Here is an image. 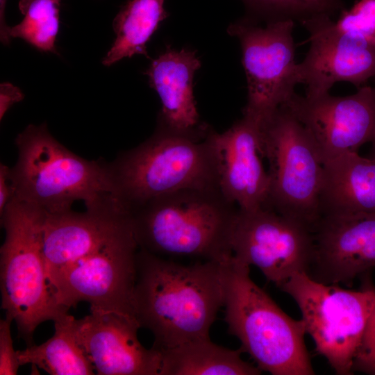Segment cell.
Listing matches in <instances>:
<instances>
[{
    "label": "cell",
    "mask_w": 375,
    "mask_h": 375,
    "mask_svg": "<svg viewBox=\"0 0 375 375\" xmlns=\"http://www.w3.org/2000/svg\"><path fill=\"white\" fill-rule=\"evenodd\" d=\"M228 261L183 265L138 249L134 313L140 328L153 334L151 347L160 351L210 338L224 306Z\"/></svg>",
    "instance_id": "cell-1"
},
{
    "label": "cell",
    "mask_w": 375,
    "mask_h": 375,
    "mask_svg": "<svg viewBox=\"0 0 375 375\" xmlns=\"http://www.w3.org/2000/svg\"><path fill=\"white\" fill-rule=\"evenodd\" d=\"M238 213L219 187L180 190L129 212L139 249L166 258L219 262L233 256Z\"/></svg>",
    "instance_id": "cell-2"
},
{
    "label": "cell",
    "mask_w": 375,
    "mask_h": 375,
    "mask_svg": "<svg viewBox=\"0 0 375 375\" xmlns=\"http://www.w3.org/2000/svg\"><path fill=\"white\" fill-rule=\"evenodd\" d=\"M111 194L127 211L186 188L219 187L215 132L205 138L157 127L135 148L108 162Z\"/></svg>",
    "instance_id": "cell-3"
},
{
    "label": "cell",
    "mask_w": 375,
    "mask_h": 375,
    "mask_svg": "<svg viewBox=\"0 0 375 375\" xmlns=\"http://www.w3.org/2000/svg\"><path fill=\"white\" fill-rule=\"evenodd\" d=\"M233 256L224 271V320L261 371L273 375H312L302 319L288 316Z\"/></svg>",
    "instance_id": "cell-4"
},
{
    "label": "cell",
    "mask_w": 375,
    "mask_h": 375,
    "mask_svg": "<svg viewBox=\"0 0 375 375\" xmlns=\"http://www.w3.org/2000/svg\"><path fill=\"white\" fill-rule=\"evenodd\" d=\"M15 143L14 198L54 214L71 210L76 201L88 207L111 194L108 162L73 153L51 135L45 123L27 126Z\"/></svg>",
    "instance_id": "cell-5"
},
{
    "label": "cell",
    "mask_w": 375,
    "mask_h": 375,
    "mask_svg": "<svg viewBox=\"0 0 375 375\" xmlns=\"http://www.w3.org/2000/svg\"><path fill=\"white\" fill-rule=\"evenodd\" d=\"M46 215L15 198L0 215L6 232L0 249L1 308L27 346L33 344L41 323L68 312L57 304L49 285L43 250Z\"/></svg>",
    "instance_id": "cell-6"
},
{
    "label": "cell",
    "mask_w": 375,
    "mask_h": 375,
    "mask_svg": "<svg viewBox=\"0 0 375 375\" xmlns=\"http://www.w3.org/2000/svg\"><path fill=\"white\" fill-rule=\"evenodd\" d=\"M258 149L269 162L267 209L312 232L321 218L323 163L305 126L284 106L258 125Z\"/></svg>",
    "instance_id": "cell-7"
},
{
    "label": "cell",
    "mask_w": 375,
    "mask_h": 375,
    "mask_svg": "<svg viewBox=\"0 0 375 375\" xmlns=\"http://www.w3.org/2000/svg\"><path fill=\"white\" fill-rule=\"evenodd\" d=\"M298 305L315 350L335 372L349 375L375 304V289L346 290L297 273L280 288Z\"/></svg>",
    "instance_id": "cell-8"
},
{
    "label": "cell",
    "mask_w": 375,
    "mask_h": 375,
    "mask_svg": "<svg viewBox=\"0 0 375 375\" xmlns=\"http://www.w3.org/2000/svg\"><path fill=\"white\" fill-rule=\"evenodd\" d=\"M294 24L291 20L278 21L262 27L245 18L228 29L241 44L248 90L243 117L258 125L286 103L299 84Z\"/></svg>",
    "instance_id": "cell-9"
},
{
    "label": "cell",
    "mask_w": 375,
    "mask_h": 375,
    "mask_svg": "<svg viewBox=\"0 0 375 375\" xmlns=\"http://www.w3.org/2000/svg\"><path fill=\"white\" fill-rule=\"evenodd\" d=\"M138 249L133 231L68 267L49 283L57 304L68 311L84 301L90 304V311L117 312L135 319Z\"/></svg>",
    "instance_id": "cell-10"
},
{
    "label": "cell",
    "mask_w": 375,
    "mask_h": 375,
    "mask_svg": "<svg viewBox=\"0 0 375 375\" xmlns=\"http://www.w3.org/2000/svg\"><path fill=\"white\" fill-rule=\"evenodd\" d=\"M232 251L236 260L257 267L280 288L295 274H309L315 252L313 232L270 209L238 208Z\"/></svg>",
    "instance_id": "cell-11"
},
{
    "label": "cell",
    "mask_w": 375,
    "mask_h": 375,
    "mask_svg": "<svg viewBox=\"0 0 375 375\" xmlns=\"http://www.w3.org/2000/svg\"><path fill=\"white\" fill-rule=\"evenodd\" d=\"M283 106L307 129L322 163L375 143V87L363 85L346 97L295 92Z\"/></svg>",
    "instance_id": "cell-12"
},
{
    "label": "cell",
    "mask_w": 375,
    "mask_h": 375,
    "mask_svg": "<svg viewBox=\"0 0 375 375\" xmlns=\"http://www.w3.org/2000/svg\"><path fill=\"white\" fill-rule=\"evenodd\" d=\"M85 208L83 212L71 209L46 215L43 250L49 283L78 261L133 231L129 212L112 194Z\"/></svg>",
    "instance_id": "cell-13"
},
{
    "label": "cell",
    "mask_w": 375,
    "mask_h": 375,
    "mask_svg": "<svg viewBox=\"0 0 375 375\" xmlns=\"http://www.w3.org/2000/svg\"><path fill=\"white\" fill-rule=\"evenodd\" d=\"M300 24L308 31L310 42L297 65L298 81L306 86V96L330 92L341 81L358 89L375 78V46L342 33L326 15H311Z\"/></svg>",
    "instance_id": "cell-14"
},
{
    "label": "cell",
    "mask_w": 375,
    "mask_h": 375,
    "mask_svg": "<svg viewBox=\"0 0 375 375\" xmlns=\"http://www.w3.org/2000/svg\"><path fill=\"white\" fill-rule=\"evenodd\" d=\"M140 328L135 318L112 312L91 310L74 321L76 340L97 374L161 375V353L143 347Z\"/></svg>",
    "instance_id": "cell-15"
},
{
    "label": "cell",
    "mask_w": 375,
    "mask_h": 375,
    "mask_svg": "<svg viewBox=\"0 0 375 375\" xmlns=\"http://www.w3.org/2000/svg\"><path fill=\"white\" fill-rule=\"evenodd\" d=\"M313 235L314 279L348 283L375 267V212L322 215Z\"/></svg>",
    "instance_id": "cell-16"
},
{
    "label": "cell",
    "mask_w": 375,
    "mask_h": 375,
    "mask_svg": "<svg viewBox=\"0 0 375 375\" xmlns=\"http://www.w3.org/2000/svg\"><path fill=\"white\" fill-rule=\"evenodd\" d=\"M258 133V125L244 117L225 132H215L221 190L242 210L267 207L269 177L260 159Z\"/></svg>",
    "instance_id": "cell-17"
},
{
    "label": "cell",
    "mask_w": 375,
    "mask_h": 375,
    "mask_svg": "<svg viewBox=\"0 0 375 375\" xmlns=\"http://www.w3.org/2000/svg\"><path fill=\"white\" fill-rule=\"evenodd\" d=\"M201 62L194 52L166 51L152 60L145 74L161 102L158 127L172 133L205 138L193 95V78Z\"/></svg>",
    "instance_id": "cell-18"
},
{
    "label": "cell",
    "mask_w": 375,
    "mask_h": 375,
    "mask_svg": "<svg viewBox=\"0 0 375 375\" xmlns=\"http://www.w3.org/2000/svg\"><path fill=\"white\" fill-rule=\"evenodd\" d=\"M319 209L321 217L375 212V156L347 151L323 162Z\"/></svg>",
    "instance_id": "cell-19"
},
{
    "label": "cell",
    "mask_w": 375,
    "mask_h": 375,
    "mask_svg": "<svg viewBox=\"0 0 375 375\" xmlns=\"http://www.w3.org/2000/svg\"><path fill=\"white\" fill-rule=\"evenodd\" d=\"M161 375H258L261 370L210 339L196 340L160 351Z\"/></svg>",
    "instance_id": "cell-20"
},
{
    "label": "cell",
    "mask_w": 375,
    "mask_h": 375,
    "mask_svg": "<svg viewBox=\"0 0 375 375\" xmlns=\"http://www.w3.org/2000/svg\"><path fill=\"white\" fill-rule=\"evenodd\" d=\"M74 317L68 312L54 320V334L40 345L17 351L22 365L31 364L51 375H91L94 369L74 329Z\"/></svg>",
    "instance_id": "cell-21"
},
{
    "label": "cell",
    "mask_w": 375,
    "mask_h": 375,
    "mask_svg": "<svg viewBox=\"0 0 375 375\" xmlns=\"http://www.w3.org/2000/svg\"><path fill=\"white\" fill-rule=\"evenodd\" d=\"M165 0H127L112 23L116 35L110 49L102 60L110 66L135 54L148 56L147 43L169 14Z\"/></svg>",
    "instance_id": "cell-22"
},
{
    "label": "cell",
    "mask_w": 375,
    "mask_h": 375,
    "mask_svg": "<svg viewBox=\"0 0 375 375\" xmlns=\"http://www.w3.org/2000/svg\"><path fill=\"white\" fill-rule=\"evenodd\" d=\"M60 1L20 0L19 9L24 18L8 27V38H21L40 51L56 53Z\"/></svg>",
    "instance_id": "cell-23"
},
{
    "label": "cell",
    "mask_w": 375,
    "mask_h": 375,
    "mask_svg": "<svg viewBox=\"0 0 375 375\" xmlns=\"http://www.w3.org/2000/svg\"><path fill=\"white\" fill-rule=\"evenodd\" d=\"M249 13L247 17L256 22L291 20L301 23L311 16L302 0H241Z\"/></svg>",
    "instance_id": "cell-24"
},
{
    "label": "cell",
    "mask_w": 375,
    "mask_h": 375,
    "mask_svg": "<svg viewBox=\"0 0 375 375\" xmlns=\"http://www.w3.org/2000/svg\"><path fill=\"white\" fill-rule=\"evenodd\" d=\"M336 28L342 33L375 46V0H358L349 10L344 9Z\"/></svg>",
    "instance_id": "cell-25"
},
{
    "label": "cell",
    "mask_w": 375,
    "mask_h": 375,
    "mask_svg": "<svg viewBox=\"0 0 375 375\" xmlns=\"http://www.w3.org/2000/svg\"><path fill=\"white\" fill-rule=\"evenodd\" d=\"M353 370L375 375V304L353 360Z\"/></svg>",
    "instance_id": "cell-26"
},
{
    "label": "cell",
    "mask_w": 375,
    "mask_h": 375,
    "mask_svg": "<svg viewBox=\"0 0 375 375\" xmlns=\"http://www.w3.org/2000/svg\"><path fill=\"white\" fill-rule=\"evenodd\" d=\"M12 321L7 317L0 321V374L15 375L21 366L13 347L10 333Z\"/></svg>",
    "instance_id": "cell-27"
},
{
    "label": "cell",
    "mask_w": 375,
    "mask_h": 375,
    "mask_svg": "<svg viewBox=\"0 0 375 375\" xmlns=\"http://www.w3.org/2000/svg\"><path fill=\"white\" fill-rule=\"evenodd\" d=\"M311 15H326L332 17L345 9L343 0H302Z\"/></svg>",
    "instance_id": "cell-28"
},
{
    "label": "cell",
    "mask_w": 375,
    "mask_h": 375,
    "mask_svg": "<svg viewBox=\"0 0 375 375\" xmlns=\"http://www.w3.org/2000/svg\"><path fill=\"white\" fill-rule=\"evenodd\" d=\"M24 99V94L18 88L8 83L1 85L0 94V119L2 120L7 111L11 106L21 101Z\"/></svg>",
    "instance_id": "cell-29"
},
{
    "label": "cell",
    "mask_w": 375,
    "mask_h": 375,
    "mask_svg": "<svg viewBox=\"0 0 375 375\" xmlns=\"http://www.w3.org/2000/svg\"><path fill=\"white\" fill-rule=\"evenodd\" d=\"M15 197L10 179V167L4 163L0 164V215L7 205Z\"/></svg>",
    "instance_id": "cell-30"
},
{
    "label": "cell",
    "mask_w": 375,
    "mask_h": 375,
    "mask_svg": "<svg viewBox=\"0 0 375 375\" xmlns=\"http://www.w3.org/2000/svg\"><path fill=\"white\" fill-rule=\"evenodd\" d=\"M7 0H0V38L1 42L3 44L8 45L10 40H9L7 31L9 26L5 20V9Z\"/></svg>",
    "instance_id": "cell-31"
},
{
    "label": "cell",
    "mask_w": 375,
    "mask_h": 375,
    "mask_svg": "<svg viewBox=\"0 0 375 375\" xmlns=\"http://www.w3.org/2000/svg\"><path fill=\"white\" fill-rule=\"evenodd\" d=\"M373 146H374V151H375V143L373 144ZM375 156V155H374Z\"/></svg>",
    "instance_id": "cell-32"
}]
</instances>
